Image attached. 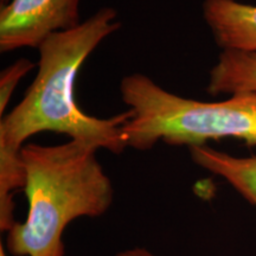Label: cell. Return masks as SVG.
Wrapping results in <instances>:
<instances>
[{
  "label": "cell",
  "mask_w": 256,
  "mask_h": 256,
  "mask_svg": "<svg viewBox=\"0 0 256 256\" xmlns=\"http://www.w3.org/2000/svg\"><path fill=\"white\" fill-rule=\"evenodd\" d=\"M34 68V64L30 60L19 58L0 74V115L2 116L19 82Z\"/></svg>",
  "instance_id": "8"
},
{
  "label": "cell",
  "mask_w": 256,
  "mask_h": 256,
  "mask_svg": "<svg viewBox=\"0 0 256 256\" xmlns=\"http://www.w3.org/2000/svg\"><path fill=\"white\" fill-rule=\"evenodd\" d=\"M81 0H10L0 10V52L40 48L57 32L78 26Z\"/></svg>",
  "instance_id": "4"
},
{
  "label": "cell",
  "mask_w": 256,
  "mask_h": 256,
  "mask_svg": "<svg viewBox=\"0 0 256 256\" xmlns=\"http://www.w3.org/2000/svg\"><path fill=\"white\" fill-rule=\"evenodd\" d=\"M120 94L133 113L124 126L127 147L147 151L158 142L192 147L226 138L256 146V92L234 94L218 102L198 101L134 72L121 80Z\"/></svg>",
  "instance_id": "3"
},
{
  "label": "cell",
  "mask_w": 256,
  "mask_h": 256,
  "mask_svg": "<svg viewBox=\"0 0 256 256\" xmlns=\"http://www.w3.org/2000/svg\"><path fill=\"white\" fill-rule=\"evenodd\" d=\"M121 28L118 12L102 8L72 30L57 32L38 48V72L26 94L0 120V229L16 223L14 194L24 188L22 150L42 132L66 134L70 140L120 154L127 148L124 126L132 110L100 119L76 104L74 87L78 70L92 52Z\"/></svg>",
  "instance_id": "1"
},
{
  "label": "cell",
  "mask_w": 256,
  "mask_h": 256,
  "mask_svg": "<svg viewBox=\"0 0 256 256\" xmlns=\"http://www.w3.org/2000/svg\"><path fill=\"white\" fill-rule=\"evenodd\" d=\"M115 256H156L152 254L151 252L147 250L145 248H133V249H127L116 254Z\"/></svg>",
  "instance_id": "9"
},
{
  "label": "cell",
  "mask_w": 256,
  "mask_h": 256,
  "mask_svg": "<svg viewBox=\"0 0 256 256\" xmlns=\"http://www.w3.org/2000/svg\"><path fill=\"white\" fill-rule=\"evenodd\" d=\"M206 90L214 96L256 92V51L222 50L210 70Z\"/></svg>",
  "instance_id": "7"
},
{
  "label": "cell",
  "mask_w": 256,
  "mask_h": 256,
  "mask_svg": "<svg viewBox=\"0 0 256 256\" xmlns=\"http://www.w3.org/2000/svg\"><path fill=\"white\" fill-rule=\"evenodd\" d=\"M98 148L69 140L60 145L26 144L22 150L28 211L8 232L14 256H64L63 234L74 220L100 217L110 209L114 188Z\"/></svg>",
  "instance_id": "2"
},
{
  "label": "cell",
  "mask_w": 256,
  "mask_h": 256,
  "mask_svg": "<svg viewBox=\"0 0 256 256\" xmlns=\"http://www.w3.org/2000/svg\"><path fill=\"white\" fill-rule=\"evenodd\" d=\"M188 148L194 164L223 178L244 200L256 206V154L235 156L208 145Z\"/></svg>",
  "instance_id": "6"
},
{
  "label": "cell",
  "mask_w": 256,
  "mask_h": 256,
  "mask_svg": "<svg viewBox=\"0 0 256 256\" xmlns=\"http://www.w3.org/2000/svg\"><path fill=\"white\" fill-rule=\"evenodd\" d=\"M0 256H6L5 252V247L2 244H0Z\"/></svg>",
  "instance_id": "10"
},
{
  "label": "cell",
  "mask_w": 256,
  "mask_h": 256,
  "mask_svg": "<svg viewBox=\"0 0 256 256\" xmlns=\"http://www.w3.org/2000/svg\"><path fill=\"white\" fill-rule=\"evenodd\" d=\"M10 2V0H0V4H2V5H5V4H8V2Z\"/></svg>",
  "instance_id": "11"
},
{
  "label": "cell",
  "mask_w": 256,
  "mask_h": 256,
  "mask_svg": "<svg viewBox=\"0 0 256 256\" xmlns=\"http://www.w3.org/2000/svg\"><path fill=\"white\" fill-rule=\"evenodd\" d=\"M203 18L222 50L256 51V5L238 0H204Z\"/></svg>",
  "instance_id": "5"
}]
</instances>
